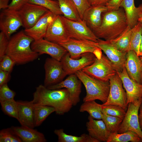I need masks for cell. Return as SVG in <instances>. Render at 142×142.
Here are the masks:
<instances>
[{
  "mask_svg": "<svg viewBox=\"0 0 142 142\" xmlns=\"http://www.w3.org/2000/svg\"><path fill=\"white\" fill-rule=\"evenodd\" d=\"M33 96L32 101L34 105L53 107L57 115H62L68 112L73 106L69 93L65 88L50 89L40 84L36 88Z\"/></svg>",
  "mask_w": 142,
  "mask_h": 142,
  "instance_id": "1",
  "label": "cell"
},
{
  "mask_svg": "<svg viewBox=\"0 0 142 142\" xmlns=\"http://www.w3.org/2000/svg\"><path fill=\"white\" fill-rule=\"evenodd\" d=\"M128 26L124 10L120 7L103 13L100 26L93 32L98 39L110 41L120 36Z\"/></svg>",
  "mask_w": 142,
  "mask_h": 142,
  "instance_id": "2",
  "label": "cell"
},
{
  "mask_svg": "<svg viewBox=\"0 0 142 142\" xmlns=\"http://www.w3.org/2000/svg\"><path fill=\"white\" fill-rule=\"evenodd\" d=\"M34 41L21 31L13 36L9 39L6 54L15 62L16 64L22 65L33 61L39 55L33 50L31 45Z\"/></svg>",
  "mask_w": 142,
  "mask_h": 142,
  "instance_id": "3",
  "label": "cell"
},
{
  "mask_svg": "<svg viewBox=\"0 0 142 142\" xmlns=\"http://www.w3.org/2000/svg\"><path fill=\"white\" fill-rule=\"evenodd\" d=\"M84 85L86 94L84 102L99 100L103 103L107 100L110 90L109 81H102L87 74L82 70L75 73Z\"/></svg>",
  "mask_w": 142,
  "mask_h": 142,
  "instance_id": "4",
  "label": "cell"
},
{
  "mask_svg": "<svg viewBox=\"0 0 142 142\" xmlns=\"http://www.w3.org/2000/svg\"><path fill=\"white\" fill-rule=\"evenodd\" d=\"M64 48L73 59L80 58L81 55L86 52L93 53L100 59L102 55V50L96 45V42L86 40H78L69 38L59 44Z\"/></svg>",
  "mask_w": 142,
  "mask_h": 142,
  "instance_id": "5",
  "label": "cell"
},
{
  "mask_svg": "<svg viewBox=\"0 0 142 142\" xmlns=\"http://www.w3.org/2000/svg\"><path fill=\"white\" fill-rule=\"evenodd\" d=\"M82 70L88 75L104 82L109 81L117 73L110 61L103 54L100 59L96 58L92 64Z\"/></svg>",
  "mask_w": 142,
  "mask_h": 142,
  "instance_id": "6",
  "label": "cell"
},
{
  "mask_svg": "<svg viewBox=\"0 0 142 142\" xmlns=\"http://www.w3.org/2000/svg\"><path fill=\"white\" fill-rule=\"evenodd\" d=\"M61 17L70 38L97 42L99 39L83 20L76 21Z\"/></svg>",
  "mask_w": 142,
  "mask_h": 142,
  "instance_id": "7",
  "label": "cell"
},
{
  "mask_svg": "<svg viewBox=\"0 0 142 142\" xmlns=\"http://www.w3.org/2000/svg\"><path fill=\"white\" fill-rule=\"evenodd\" d=\"M110 90L106 102L102 105H115L127 109V97L122 80L117 73L109 80Z\"/></svg>",
  "mask_w": 142,
  "mask_h": 142,
  "instance_id": "8",
  "label": "cell"
},
{
  "mask_svg": "<svg viewBox=\"0 0 142 142\" xmlns=\"http://www.w3.org/2000/svg\"><path fill=\"white\" fill-rule=\"evenodd\" d=\"M142 102L141 99L135 103L128 104L126 114L118 133L131 130L137 133L142 139V131L140 127L138 119L139 109Z\"/></svg>",
  "mask_w": 142,
  "mask_h": 142,
  "instance_id": "9",
  "label": "cell"
},
{
  "mask_svg": "<svg viewBox=\"0 0 142 142\" xmlns=\"http://www.w3.org/2000/svg\"><path fill=\"white\" fill-rule=\"evenodd\" d=\"M23 23L18 11L9 9H3L0 14V29L9 39L11 35Z\"/></svg>",
  "mask_w": 142,
  "mask_h": 142,
  "instance_id": "10",
  "label": "cell"
},
{
  "mask_svg": "<svg viewBox=\"0 0 142 142\" xmlns=\"http://www.w3.org/2000/svg\"><path fill=\"white\" fill-rule=\"evenodd\" d=\"M96 45L105 54L117 72L122 71L125 67L127 53L119 50L110 41L99 39L96 42Z\"/></svg>",
  "mask_w": 142,
  "mask_h": 142,
  "instance_id": "11",
  "label": "cell"
},
{
  "mask_svg": "<svg viewBox=\"0 0 142 142\" xmlns=\"http://www.w3.org/2000/svg\"><path fill=\"white\" fill-rule=\"evenodd\" d=\"M96 58L93 53L88 52L82 54L79 58L73 59L68 52L63 57L60 62L67 75H70L91 65Z\"/></svg>",
  "mask_w": 142,
  "mask_h": 142,
  "instance_id": "12",
  "label": "cell"
},
{
  "mask_svg": "<svg viewBox=\"0 0 142 142\" xmlns=\"http://www.w3.org/2000/svg\"><path fill=\"white\" fill-rule=\"evenodd\" d=\"M44 67L45 77L44 85L47 87L60 82L67 75L60 61L52 58L46 59Z\"/></svg>",
  "mask_w": 142,
  "mask_h": 142,
  "instance_id": "13",
  "label": "cell"
},
{
  "mask_svg": "<svg viewBox=\"0 0 142 142\" xmlns=\"http://www.w3.org/2000/svg\"><path fill=\"white\" fill-rule=\"evenodd\" d=\"M31 47L32 50L39 55L47 54L59 61L68 52L64 48L59 44L44 38L34 40L32 43Z\"/></svg>",
  "mask_w": 142,
  "mask_h": 142,
  "instance_id": "14",
  "label": "cell"
},
{
  "mask_svg": "<svg viewBox=\"0 0 142 142\" xmlns=\"http://www.w3.org/2000/svg\"><path fill=\"white\" fill-rule=\"evenodd\" d=\"M49 11L40 6L28 3L18 11L24 29L33 27L39 19Z\"/></svg>",
  "mask_w": 142,
  "mask_h": 142,
  "instance_id": "15",
  "label": "cell"
},
{
  "mask_svg": "<svg viewBox=\"0 0 142 142\" xmlns=\"http://www.w3.org/2000/svg\"><path fill=\"white\" fill-rule=\"evenodd\" d=\"M82 82L75 74L69 75L65 80L52 85L47 87L50 89L65 88L69 92L73 106H75L80 101L81 92Z\"/></svg>",
  "mask_w": 142,
  "mask_h": 142,
  "instance_id": "16",
  "label": "cell"
},
{
  "mask_svg": "<svg viewBox=\"0 0 142 142\" xmlns=\"http://www.w3.org/2000/svg\"><path fill=\"white\" fill-rule=\"evenodd\" d=\"M62 15H57L49 25L44 39L59 44L70 38L62 19Z\"/></svg>",
  "mask_w": 142,
  "mask_h": 142,
  "instance_id": "17",
  "label": "cell"
},
{
  "mask_svg": "<svg viewBox=\"0 0 142 142\" xmlns=\"http://www.w3.org/2000/svg\"><path fill=\"white\" fill-rule=\"evenodd\" d=\"M120 78L127 97V104L134 103L142 99V84L131 79L124 67L122 71L117 72Z\"/></svg>",
  "mask_w": 142,
  "mask_h": 142,
  "instance_id": "18",
  "label": "cell"
},
{
  "mask_svg": "<svg viewBox=\"0 0 142 142\" xmlns=\"http://www.w3.org/2000/svg\"><path fill=\"white\" fill-rule=\"evenodd\" d=\"M56 16L49 11L42 16L33 27L24 29V32L34 40L44 38L49 25Z\"/></svg>",
  "mask_w": 142,
  "mask_h": 142,
  "instance_id": "19",
  "label": "cell"
},
{
  "mask_svg": "<svg viewBox=\"0 0 142 142\" xmlns=\"http://www.w3.org/2000/svg\"><path fill=\"white\" fill-rule=\"evenodd\" d=\"M125 67L131 79L142 84V62L139 57L132 50L127 53Z\"/></svg>",
  "mask_w": 142,
  "mask_h": 142,
  "instance_id": "20",
  "label": "cell"
},
{
  "mask_svg": "<svg viewBox=\"0 0 142 142\" xmlns=\"http://www.w3.org/2000/svg\"><path fill=\"white\" fill-rule=\"evenodd\" d=\"M108 11L105 6H90L84 13L82 20L93 32L100 26L103 13Z\"/></svg>",
  "mask_w": 142,
  "mask_h": 142,
  "instance_id": "21",
  "label": "cell"
},
{
  "mask_svg": "<svg viewBox=\"0 0 142 142\" xmlns=\"http://www.w3.org/2000/svg\"><path fill=\"white\" fill-rule=\"evenodd\" d=\"M88 119L86 126L89 134L99 142H107L110 133L103 121L102 119L95 120L90 115Z\"/></svg>",
  "mask_w": 142,
  "mask_h": 142,
  "instance_id": "22",
  "label": "cell"
},
{
  "mask_svg": "<svg viewBox=\"0 0 142 142\" xmlns=\"http://www.w3.org/2000/svg\"><path fill=\"white\" fill-rule=\"evenodd\" d=\"M17 102L18 109L17 120L21 125L34 128V106L32 101Z\"/></svg>",
  "mask_w": 142,
  "mask_h": 142,
  "instance_id": "23",
  "label": "cell"
},
{
  "mask_svg": "<svg viewBox=\"0 0 142 142\" xmlns=\"http://www.w3.org/2000/svg\"><path fill=\"white\" fill-rule=\"evenodd\" d=\"M11 127L22 142H45L47 141L43 133L34 128L23 125Z\"/></svg>",
  "mask_w": 142,
  "mask_h": 142,
  "instance_id": "24",
  "label": "cell"
},
{
  "mask_svg": "<svg viewBox=\"0 0 142 142\" xmlns=\"http://www.w3.org/2000/svg\"><path fill=\"white\" fill-rule=\"evenodd\" d=\"M120 7L124 9L128 26L131 28L137 23L139 13L142 11V4L136 7L134 0H123Z\"/></svg>",
  "mask_w": 142,
  "mask_h": 142,
  "instance_id": "25",
  "label": "cell"
},
{
  "mask_svg": "<svg viewBox=\"0 0 142 142\" xmlns=\"http://www.w3.org/2000/svg\"><path fill=\"white\" fill-rule=\"evenodd\" d=\"M63 16L69 19L81 20L77 7L72 0H57Z\"/></svg>",
  "mask_w": 142,
  "mask_h": 142,
  "instance_id": "26",
  "label": "cell"
},
{
  "mask_svg": "<svg viewBox=\"0 0 142 142\" xmlns=\"http://www.w3.org/2000/svg\"><path fill=\"white\" fill-rule=\"evenodd\" d=\"M131 31V28L128 26L120 36L110 41L119 50L123 53H127L130 50V41Z\"/></svg>",
  "mask_w": 142,
  "mask_h": 142,
  "instance_id": "27",
  "label": "cell"
},
{
  "mask_svg": "<svg viewBox=\"0 0 142 142\" xmlns=\"http://www.w3.org/2000/svg\"><path fill=\"white\" fill-rule=\"evenodd\" d=\"M80 106L79 111L87 112L89 115L94 119H102L103 113L102 112V105L98 103L95 100L84 102Z\"/></svg>",
  "mask_w": 142,
  "mask_h": 142,
  "instance_id": "28",
  "label": "cell"
},
{
  "mask_svg": "<svg viewBox=\"0 0 142 142\" xmlns=\"http://www.w3.org/2000/svg\"><path fill=\"white\" fill-rule=\"evenodd\" d=\"M142 36V23L138 22L131 28L130 38V50L139 57L140 43Z\"/></svg>",
  "mask_w": 142,
  "mask_h": 142,
  "instance_id": "29",
  "label": "cell"
},
{
  "mask_svg": "<svg viewBox=\"0 0 142 142\" xmlns=\"http://www.w3.org/2000/svg\"><path fill=\"white\" fill-rule=\"evenodd\" d=\"M142 142V139L136 133L131 130L119 133H110L107 142Z\"/></svg>",
  "mask_w": 142,
  "mask_h": 142,
  "instance_id": "30",
  "label": "cell"
},
{
  "mask_svg": "<svg viewBox=\"0 0 142 142\" xmlns=\"http://www.w3.org/2000/svg\"><path fill=\"white\" fill-rule=\"evenodd\" d=\"M34 106L35 127L40 126L49 115L55 111L54 108L50 106L43 105Z\"/></svg>",
  "mask_w": 142,
  "mask_h": 142,
  "instance_id": "31",
  "label": "cell"
},
{
  "mask_svg": "<svg viewBox=\"0 0 142 142\" xmlns=\"http://www.w3.org/2000/svg\"><path fill=\"white\" fill-rule=\"evenodd\" d=\"M54 133L58 136V142H89V134H83L79 136L69 135L63 129H55Z\"/></svg>",
  "mask_w": 142,
  "mask_h": 142,
  "instance_id": "32",
  "label": "cell"
},
{
  "mask_svg": "<svg viewBox=\"0 0 142 142\" xmlns=\"http://www.w3.org/2000/svg\"><path fill=\"white\" fill-rule=\"evenodd\" d=\"M107 130L110 133H118L123 119L120 118L103 113L102 119Z\"/></svg>",
  "mask_w": 142,
  "mask_h": 142,
  "instance_id": "33",
  "label": "cell"
},
{
  "mask_svg": "<svg viewBox=\"0 0 142 142\" xmlns=\"http://www.w3.org/2000/svg\"><path fill=\"white\" fill-rule=\"evenodd\" d=\"M29 3L44 7L56 15H63L57 0H29Z\"/></svg>",
  "mask_w": 142,
  "mask_h": 142,
  "instance_id": "34",
  "label": "cell"
},
{
  "mask_svg": "<svg viewBox=\"0 0 142 142\" xmlns=\"http://www.w3.org/2000/svg\"><path fill=\"white\" fill-rule=\"evenodd\" d=\"M1 109L4 113L8 116L18 119V105L14 100L0 102Z\"/></svg>",
  "mask_w": 142,
  "mask_h": 142,
  "instance_id": "35",
  "label": "cell"
},
{
  "mask_svg": "<svg viewBox=\"0 0 142 142\" xmlns=\"http://www.w3.org/2000/svg\"><path fill=\"white\" fill-rule=\"evenodd\" d=\"M102 112L103 113H106L123 119L126 114V110L120 106L117 105H102Z\"/></svg>",
  "mask_w": 142,
  "mask_h": 142,
  "instance_id": "36",
  "label": "cell"
},
{
  "mask_svg": "<svg viewBox=\"0 0 142 142\" xmlns=\"http://www.w3.org/2000/svg\"><path fill=\"white\" fill-rule=\"evenodd\" d=\"M0 142H22L11 127L0 131Z\"/></svg>",
  "mask_w": 142,
  "mask_h": 142,
  "instance_id": "37",
  "label": "cell"
},
{
  "mask_svg": "<svg viewBox=\"0 0 142 142\" xmlns=\"http://www.w3.org/2000/svg\"><path fill=\"white\" fill-rule=\"evenodd\" d=\"M16 92L9 87L7 83L0 87V102L14 100Z\"/></svg>",
  "mask_w": 142,
  "mask_h": 142,
  "instance_id": "38",
  "label": "cell"
},
{
  "mask_svg": "<svg viewBox=\"0 0 142 142\" xmlns=\"http://www.w3.org/2000/svg\"><path fill=\"white\" fill-rule=\"evenodd\" d=\"M15 64V61L6 54L0 58V69L2 70L11 73Z\"/></svg>",
  "mask_w": 142,
  "mask_h": 142,
  "instance_id": "39",
  "label": "cell"
},
{
  "mask_svg": "<svg viewBox=\"0 0 142 142\" xmlns=\"http://www.w3.org/2000/svg\"><path fill=\"white\" fill-rule=\"evenodd\" d=\"M77 9L80 17L82 20L85 11L90 6L88 0H72Z\"/></svg>",
  "mask_w": 142,
  "mask_h": 142,
  "instance_id": "40",
  "label": "cell"
},
{
  "mask_svg": "<svg viewBox=\"0 0 142 142\" xmlns=\"http://www.w3.org/2000/svg\"><path fill=\"white\" fill-rule=\"evenodd\" d=\"M9 39L2 32L0 33V58L6 54Z\"/></svg>",
  "mask_w": 142,
  "mask_h": 142,
  "instance_id": "41",
  "label": "cell"
},
{
  "mask_svg": "<svg viewBox=\"0 0 142 142\" xmlns=\"http://www.w3.org/2000/svg\"><path fill=\"white\" fill-rule=\"evenodd\" d=\"M29 0H12L9 4L8 8L18 11L24 5L29 2Z\"/></svg>",
  "mask_w": 142,
  "mask_h": 142,
  "instance_id": "42",
  "label": "cell"
},
{
  "mask_svg": "<svg viewBox=\"0 0 142 142\" xmlns=\"http://www.w3.org/2000/svg\"><path fill=\"white\" fill-rule=\"evenodd\" d=\"M123 0H111L105 5L108 11L118 9L120 8V4Z\"/></svg>",
  "mask_w": 142,
  "mask_h": 142,
  "instance_id": "43",
  "label": "cell"
},
{
  "mask_svg": "<svg viewBox=\"0 0 142 142\" xmlns=\"http://www.w3.org/2000/svg\"><path fill=\"white\" fill-rule=\"evenodd\" d=\"M10 73L0 69V87L7 83L10 78Z\"/></svg>",
  "mask_w": 142,
  "mask_h": 142,
  "instance_id": "44",
  "label": "cell"
},
{
  "mask_svg": "<svg viewBox=\"0 0 142 142\" xmlns=\"http://www.w3.org/2000/svg\"><path fill=\"white\" fill-rule=\"evenodd\" d=\"M111 0H88L90 6L103 5L106 4Z\"/></svg>",
  "mask_w": 142,
  "mask_h": 142,
  "instance_id": "45",
  "label": "cell"
},
{
  "mask_svg": "<svg viewBox=\"0 0 142 142\" xmlns=\"http://www.w3.org/2000/svg\"><path fill=\"white\" fill-rule=\"evenodd\" d=\"M9 0H0V9H4L8 8Z\"/></svg>",
  "mask_w": 142,
  "mask_h": 142,
  "instance_id": "46",
  "label": "cell"
},
{
  "mask_svg": "<svg viewBox=\"0 0 142 142\" xmlns=\"http://www.w3.org/2000/svg\"><path fill=\"white\" fill-rule=\"evenodd\" d=\"M138 119L140 127L142 131V102L139 109Z\"/></svg>",
  "mask_w": 142,
  "mask_h": 142,
  "instance_id": "47",
  "label": "cell"
},
{
  "mask_svg": "<svg viewBox=\"0 0 142 142\" xmlns=\"http://www.w3.org/2000/svg\"><path fill=\"white\" fill-rule=\"evenodd\" d=\"M138 22L142 23V11L140 12L139 14Z\"/></svg>",
  "mask_w": 142,
  "mask_h": 142,
  "instance_id": "48",
  "label": "cell"
},
{
  "mask_svg": "<svg viewBox=\"0 0 142 142\" xmlns=\"http://www.w3.org/2000/svg\"><path fill=\"white\" fill-rule=\"evenodd\" d=\"M142 56V36L141 37L140 49L139 57Z\"/></svg>",
  "mask_w": 142,
  "mask_h": 142,
  "instance_id": "49",
  "label": "cell"
},
{
  "mask_svg": "<svg viewBox=\"0 0 142 142\" xmlns=\"http://www.w3.org/2000/svg\"><path fill=\"white\" fill-rule=\"evenodd\" d=\"M139 58L141 61L142 62V56L139 57Z\"/></svg>",
  "mask_w": 142,
  "mask_h": 142,
  "instance_id": "50",
  "label": "cell"
}]
</instances>
